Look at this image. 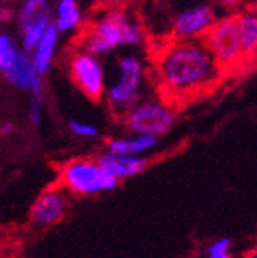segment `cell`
Listing matches in <instances>:
<instances>
[{
    "label": "cell",
    "mask_w": 257,
    "mask_h": 258,
    "mask_svg": "<svg viewBox=\"0 0 257 258\" xmlns=\"http://www.w3.org/2000/svg\"><path fill=\"white\" fill-rule=\"evenodd\" d=\"M220 64L205 40H177L157 60L162 88L174 97L192 95L211 86L220 76Z\"/></svg>",
    "instance_id": "cell-1"
},
{
    "label": "cell",
    "mask_w": 257,
    "mask_h": 258,
    "mask_svg": "<svg viewBox=\"0 0 257 258\" xmlns=\"http://www.w3.org/2000/svg\"><path fill=\"white\" fill-rule=\"evenodd\" d=\"M140 42V26L126 14L111 11L92 23L83 39V48L100 57L119 48L136 46Z\"/></svg>",
    "instance_id": "cell-2"
},
{
    "label": "cell",
    "mask_w": 257,
    "mask_h": 258,
    "mask_svg": "<svg viewBox=\"0 0 257 258\" xmlns=\"http://www.w3.org/2000/svg\"><path fill=\"white\" fill-rule=\"evenodd\" d=\"M60 181L77 196H99L117 187L119 181L95 158H76L60 171Z\"/></svg>",
    "instance_id": "cell-3"
},
{
    "label": "cell",
    "mask_w": 257,
    "mask_h": 258,
    "mask_svg": "<svg viewBox=\"0 0 257 258\" xmlns=\"http://www.w3.org/2000/svg\"><path fill=\"white\" fill-rule=\"evenodd\" d=\"M0 71L14 88L31 94L40 92L42 76L36 70L33 58L14 42L13 36H0Z\"/></svg>",
    "instance_id": "cell-4"
},
{
    "label": "cell",
    "mask_w": 257,
    "mask_h": 258,
    "mask_svg": "<svg viewBox=\"0 0 257 258\" xmlns=\"http://www.w3.org/2000/svg\"><path fill=\"white\" fill-rule=\"evenodd\" d=\"M143 79V63L136 55H123L117 61V77L107 88L111 108L125 114L139 102V91Z\"/></svg>",
    "instance_id": "cell-5"
},
{
    "label": "cell",
    "mask_w": 257,
    "mask_h": 258,
    "mask_svg": "<svg viewBox=\"0 0 257 258\" xmlns=\"http://www.w3.org/2000/svg\"><path fill=\"white\" fill-rule=\"evenodd\" d=\"M125 126L131 134L162 137L171 131L174 111L160 100H139L123 114Z\"/></svg>",
    "instance_id": "cell-6"
},
{
    "label": "cell",
    "mask_w": 257,
    "mask_h": 258,
    "mask_svg": "<svg viewBox=\"0 0 257 258\" xmlns=\"http://www.w3.org/2000/svg\"><path fill=\"white\" fill-rule=\"evenodd\" d=\"M220 67H231L243 58V49L236 16L219 19L203 37Z\"/></svg>",
    "instance_id": "cell-7"
},
{
    "label": "cell",
    "mask_w": 257,
    "mask_h": 258,
    "mask_svg": "<svg viewBox=\"0 0 257 258\" xmlns=\"http://www.w3.org/2000/svg\"><path fill=\"white\" fill-rule=\"evenodd\" d=\"M70 74L77 88L92 100L107 94V76L99 58L86 49L76 52L70 60Z\"/></svg>",
    "instance_id": "cell-8"
},
{
    "label": "cell",
    "mask_w": 257,
    "mask_h": 258,
    "mask_svg": "<svg viewBox=\"0 0 257 258\" xmlns=\"http://www.w3.org/2000/svg\"><path fill=\"white\" fill-rule=\"evenodd\" d=\"M217 22L211 5L197 4L182 10L173 20V34L177 40L203 39Z\"/></svg>",
    "instance_id": "cell-9"
},
{
    "label": "cell",
    "mask_w": 257,
    "mask_h": 258,
    "mask_svg": "<svg viewBox=\"0 0 257 258\" xmlns=\"http://www.w3.org/2000/svg\"><path fill=\"white\" fill-rule=\"evenodd\" d=\"M67 209L68 202L63 190L59 187L46 189L31 208V221L39 228H48L65 217Z\"/></svg>",
    "instance_id": "cell-10"
},
{
    "label": "cell",
    "mask_w": 257,
    "mask_h": 258,
    "mask_svg": "<svg viewBox=\"0 0 257 258\" xmlns=\"http://www.w3.org/2000/svg\"><path fill=\"white\" fill-rule=\"evenodd\" d=\"M99 163L113 174L117 180H126L139 175L148 166V160L143 155H123L105 151L97 157Z\"/></svg>",
    "instance_id": "cell-11"
},
{
    "label": "cell",
    "mask_w": 257,
    "mask_h": 258,
    "mask_svg": "<svg viewBox=\"0 0 257 258\" xmlns=\"http://www.w3.org/2000/svg\"><path fill=\"white\" fill-rule=\"evenodd\" d=\"M53 25V17L49 16L48 11L40 13L31 19L19 22L20 26V48L31 54L34 48L39 45V42L43 39L46 31Z\"/></svg>",
    "instance_id": "cell-12"
},
{
    "label": "cell",
    "mask_w": 257,
    "mask_h": 258,
    "mask_svg": "<svg viewBox=\"0 0 257 258\" xmlns=\"http://www.w3.org/2000/svg\"><path fill=\"white\" fill-rule=\"evenodd\" d=\"M159 145V137L145 134H131L128 137H114L107 142V151L123 155H143Z\"/></svg>",
    "instance_id": "cell-13"
},
{
    "label": "cell",
    "mask_w": 257,
    "mask_h": 258,
    "mask_svg": "<svg viewBox=\"0 0 257 258\" xmlns=\"http://www.w3.org/2000/svg\"><path fill=\"white\" fill-rule=\"evenodd\" d=\"M60 34L62 32L53 23L49 26V29L46 31V34L43 36V39L34 48V51L29 54L31 58H33L36 70L39 71L40 76L48 74V71L53 67L54 58H56V52H57V46H59V40H60Z\"/></svg>",
    "instance_id": "cell-14"
},
{
    "label": "cell",
    "mask_w": 257,
    "mask_h": 258,
    "mask_svg": "<svg viewBox=\"0 0 257 258\" xmlns=\"http://www.w3.org/2000/svg\"><path fill=\"white\" fill-rule=\"evenodd\" d=\"M239 34L243 49V57H254L257 54V11L246 10L236 14Z\"/></svg>",
    "instance_id": "cell-15"
},
{
    "label": "cell",
    "mask_w": 257,
    "mask_h": 258,
    "mask_svg": "<svg viewBox=\"0 0 257 258\" xmlns=\"http://www.w3.org/2000/svg\"><path fill=\"white\" fill-rule=\"evenodd\" d=\"M53 23L60 32L74 31L82 23V10L77 0H57L53 14Z\"/></svg>",
    "instance_id": "cell-16"
},
{
    "label": "cell",
    "mask_w": 257,
    "mask_h": 258,
    "mask_svg": "<svg viewBox=\"0 0 257 258\" xmlns=\"http://www.w3.org/2000/svg\"><path fill=\"white\" fill-rule=\"evenodd\" d=\"M51 2L53 0H23L22 7L19 10V14H17L19 22L31 19L40 13H45Z\"/></svg>",
    "instance_id": "cell-17"
},
{
    "label": "cell",
    "mask_w": 257,
    "mask_h": 258,
    "mask_svg": "<svg viewBox=\"0 0 257 258\" xmlns=\"http://www.w3.org/2000/svg\"><path fill=\"white\" fill-rule=\"evenodd\" d=\"M70 126V131L80 137V139H86V140H94V139H97L100 136V131H99V127L97 126H94L92 123H88V121H82V120H70L68 123Z\"/></svg>",
    "instance_id": "cell-18"
},
{
    "label": "cell",
    "mask_w": 257,
    "mask_h": 258,
    "mask_svg": "<svg viewBox=\"0 0 257 258\" xmlns=\"http://www.w3.org/2000/svg\"><path fill=\"white\" fill-rule=\"evenodd\" d=\"M43 100H42V92L31 94V100L28 105V120L33 126H40L43 121Z\"/></svg>",
    "instance_id": "cell-19"
},
{
    "label": "cell",
    "mask_w": 257,
    "mask_h": 258,
    "mask_svg": "<svg viewBox=\"0 0 257 258\" xmlns=\"http://www.w3.org/2000/svg\"><path fill=\"white\" fill-rule=\"evenodd\" d=\"M230 247H231L230 238H219L210 244L208 258H231Z\"/></svg>",
    "instance_id": "cell-20"
},
{
    "label": "cell",
    "mask_w": 257,
    "mask_h": 258,
    "mask_svg": "<svg viewBox=\"0 0 257 258\" xmlns=\"http://www.w3.org/2000/svg\"><path fill=\"white\" fill-rule=\"evenodd\" d=\"M248 2V0H216V4L225 10V11H237L240 10L245 4Z\"/></svg>",
    "instance_id": "cell-21"
},
{
    "label": "cell",
    "mask_w": 257,
    "mask_h": 258,
    "mask_svg": "<svg viewBox=\"0 0 257 258\" xmlns=\"http://www.w3.org/2000/svg\"><path fill=\"white\" fill-rule=\"evenodd\" d=\"M13 131V123H4L2 124V134L4 136H7L8 133H11Z\"/></svg>",
    "instance_id": "cell-22"
},
{
    "label": "cell",
    "mask_w": 257,
    "mask_h": 258,
    "mask_svg": "<svg viewBox=\"0 0 257 258\" xmlns=\"http://www.w3.org/2000/svg\"><path fill=\"white\" fill-rule=\"evenodd\" d=\"M252 258H257V253H255V255H254V256H252Z\"/></svg>",
    "instance_id": "cell-23"
}]
</instances>
